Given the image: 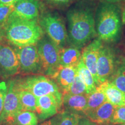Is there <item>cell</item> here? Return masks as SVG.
<instances>
[{
  "label": "cell",
  "instance_id": "cell-33",
  "mask_svg": "<svg viewBox=\"0 0 125 125\" xmlns=\"http://www.w3.org/2000/svg\"><path fill=\"white\" fill-rule=\"evenodd\" d=\"M39 125H55L53 121V119H51L48 120V121H43L42 123H40Z\"/></svg>",
  "mask_w": 125,
  "mask_h": 125
},
{
  "label": "cell",
  "instance_id": "cell-3",
  "mask_svg": "<svg viewBox=\"0 0 125 125\" xmlns=\"http://www.w3.org/2000/svg\"><path fill=\"white\" fill-rule=\"evenodd\" d=\"M7 41L15 46L37 44L44 34L38 20H28L13 13L4 26Z\"/></svg>",
  "mask_w": 125,
  "mask_h": 125
},
{
  "label": "cell",
  "instance_id": "cell-20",
  "mask_svg": "<svg viewBox=\"0 0 125 125\" xmlns=\"http://www.w3.org/2000/svg\"><path fill=\"white\" fill-rule=\"evenodd\" d=\"M76 70L78 74L85 85L86 94H89L94 91L97 87L95 83L94 78L81 59L79 64L76 66Z\"/></svg>",
  "mask_w": 125,
  "mask_h": 125
},
{
  "label": "cell",
  "instance_id": "cell-4",
  "mask_svg": "<svg viewBox=\"0 0 125 125\" xmlns=\"http://www.w3.org/2000/svg\"><path fill=\"white\" fill-rule=\"evenodd\" d=\"M18 89L26 90L37 98L46 95H53L62 101V93L56 82L48 76L34 75L15 79Z\"/></svg>",
  "mask_w": 125,
  "mask_h": 125
},
{
  "label": "cell",
  "instance_id": "cell-2",
  "mask_svg": "<svg viewBox=\"0 0 125 125\" xmlns=\"http://www.w3.org/2000/svg\"><path fill=\"white\" fill-rule=\"evenodd\" d=\"M95 25L98 39L106 43L116 42L120 38L122 26L119 8L111 2L100 4L95 15Z\"/></svg>",
  "mask_w": 125,
  "mask_h": 125
},
{
  "label": "cell",
  "instance_id": "cell-14",
  "mask_svg": "<svg viewBox=\"0 0 125 125\" xmlns=\"http://www.w3.org/2000/svg\"><path fill=\"white\" fill-rule=\"evenodd\" d=\"M116 106L106 101L92 111L85 114V117L97 125L110 124Z\"/></svg>",
  "mask_w": 125,
  "mask_h": 125
},
{
  "label": "cell",
  "instance_id": "cell-12",
  "mask_svg": "<svg viewBox=\"0 0 125 125\" xmlns=\"http://www.w3.org/2000/svg\"><path fill=\"white\" fill-rule=\"evenodd\" d=\"M43 9L39 0H18L12 13L28 20H38Z\"/></svg>",
  "mask_w": 125,
  "mask_h": 125
},
{
  "label": "cell",
  "instance_id": "cell-30",
  "mask_svg": "<svg viewBox=\"0 0 125 125\" xmlns=\"http://www.w3.org/2000/svg\"><path fill=\"white\" fill-rule=\"evenodd\" d=\"M7 40L5 37V32L4 26H0V45L6 42Z\"/></svg>",
  "mask_w": 125,
  "mask_h": 125
},
{
  "label": "cell",
  "instance_id": "cell-35",
  "mask_svg": "<svg viewBox=\"0 0 125 125\" xmlns=\"http://www.w3.org/2000/svg\"><path fill=\"white\" fill-rule=\"evenodd\" d=\"M0 125H11L9 123L6 122H0Z\"/></svg>",
  "mask_w": 125,
  "mask_h": 125
},
{
  "label": "cell",
  "instance_id": "cell-37",
  "mask_svg": "<svg viewBox=\"0 0 125 125\" xmlns=\"http://www.w3.org/2000/svg\"><path fill=\"white\" fill-rule=\"evenodd\" d=\"M125 125V123H123V124H121V125Z\"/></svg>",
  "mask_w": 125,
  "mask_h": 125
},
{
  "label": "cell",
  "instance_id": "cell-11",
  "mask_svg": "<svg viewBox=\"0 0 125 125\" xmlns=\"http://www.w3.org/2000/svg\"><path fill=\"white\" fill-rule=\"evenodd\" d=\"M62 101L53 95H46L37 98L35 113L38 119L45 121L62 111Z\"/></svg>",
  "mask_w": 125,
  "mask_h": 125
},
{
  "label": "cell",
  "instance_id": "cell-25",
  "mask_svg": "<svg viewBox=\"0 0 125 125\" xmlns=\"http://www.w3.org/2000/svg\"><path fill=\"white\" fill-rule=\"evenodd\" d=\"M67 93L73 95L85 94H86L85 85L79 76V74H78V72L76 73V76L73 83H72L69 91Z\"/></svg>",
  "mask_w": 125,
  "mask_h": 125
},
{
  "label": "cell",
  "instance_id": "cell-19",
  "mask_svg": "<svg viewBox=\"0 0 125 125\" xmlns=\"http://www.w3.org/2000/svg\"><path fill=\"white\" fill-rule=\"evenodd\" d=\"M108 81L125 93V56L117 59L115 70Z\"/></svg>",
  "mask_w": 125,
  "mask_h": 125
},
{
  "label": "cell",
  "instance_id": "cell-32",
  "mask_svg": "<svg viewBox=\"0 0 125 125\" xmlns=\"http://www.w3.org/2000/svg\"><path fill=\"white\" fill-rule=\"evenodd\" d=\"M18 0H0V6L15 4Z\"/></svg>",
  "mask_w": 125,
  "mask_h": 125
},
{
  "label": "cell",
  "instance_id": "cell-1",
  "mask_svg": "<svg viewBox=\"0 0 125 125\" xmlns=\"http://www.w3.org/2000/svg\"><path fill=\"white\" fill-rule=\"evenodd\" d=\"M68 44L81 49L97 35L95 15L90 6L76 4L67 12Z\"/></svg>",
  "mask_w": 125,
  "mask_h": 125
},
{
  "label": "cell",
  "instance_id": "cell-21",
  "mask_svg": "<svg viewBox=\"0 0 125 125\" xmlns=\"http://www.w3.org/2000/svg\"><path fill=\"white\" fill-rule=\"evenodd\" d=\"M18 96L21 110L35 112L37 98L33 94L28 90L18 89Z\"/></svg>",
  "mask_w": 125,
  "mask_h": 125
},
{
  "label": "cell",
  "instance_id": "cell-16",
  "mask_svg": "<svg viewBox=\"0 0 125 125\" xmlns=\"http://www.w3.org/2000/svg\"><path fill=\"white\" fill-rule=\"evenodd\" d=\"M76 73V67H60L53 77L52 78L58 86L62 94L67 93L69 91Z\"/></svg>",
  "mask_w": 125,
  "mask_h": 125
},
{
  "label": "cell",
  "instance_id": "cell-18",
  "mask_svg": "<svg viewBox=\"0 0 125 125\" xmlns=\"http://www.w3.org/2000/svg\"><path fill=\"white\" fill-rule=\"evenodd\" d=\"M79 49L70 46L60 48L59 51V62L61 67H76L81 59Z\"/></svg>",
  "mask_w": 125,
  "mask_h": 125
},
{
  "label": "cell",
  "instance_id": "cell-10",
  "mask_svg": "<svg viewBox=\"0 0 125 125\" xmlns=\"http://www.w3.org/2000/svg\"><path fill=\"white\" fill-rule=\"evenodd\" d=\"M19 73V62L13 47L7 42L0 45V76L6 79Z\"/></svg>",
  "mask_w": 125,
  "mask_h": 125
},
{
  "label": "cell",
  "instance_id": "cell-34",
  "mask_svg": "<svg viewBox=\"0 0 125 125\" xmlns=\"http://www.w3.org/2000/svg\"><path fill=\"white\" fill-rule=\"evenodd\" d=\"M107 2H111V3H115L118 2H121V1H125V0H106Z\"/></svg>",
  "mask_w": 125,
  "mask_h": 125
},
{
  "label": "cell",
  "instance_id": "cell-17",
  "mask_svg": "<svg viewBox=\"0 0 125 125\" xmlns=\"http://www.w3.org/2000/svg\"><path fill=\"white\" fill-rule=\"evenodd\" d=\"M104 92L107 101L114 105H125V93L115 86L111 82L107 81L102 83L98 86Z\"/></svg>",
  "mask_w": 125,
  "mask_h": 125
},
{
  "label": "cell",
  "instance_id": "cell-23",
  "mask_svg": "<svg viewBox=\"0 0 125 125\" xmlns=\"http://www.w3.org/2000/svg\"><path fill=\"white\" fill-rule=\"evenodd\" d=\"M38 121L35 112L21 110L16 114L13 125H38Z\"/></svg>",
  "mask_w": 125,
  "mask_h": 125
},
{
  "label": "cell",
  "instance_id": "cell-5",
  "mask_svg": "<svg viewBox=\"0 0 125 125\" xmlns=\"http://www.w3.org/2000/svg\"><path fill=\"white\" fill-rule=\"evenodd\" d=\"M38 24L43 32L60 49L68 44L67 30L63 20L58 13L43 10L39 17Z\"/></svg>",
  "mask_w": 125,
  "mask_h": 125
},
{
  "label": "cell",
  "instance_id": "cell-9",
  "mask_svg": "<svg viewBox=\"0 0 125 125\" xmlns=\"http://www.w3.org/2000/svg\"><path fill=\"white\" fill-rule=\"evenodd\" d=\"M7 84V92L5 98L2 112L0 115V122H6L13 125L16 114L21 109L18 96V89L15 79L9 80Z\"/></svg>",
  "mask_w": 125,
  "mask_h": 125
},
{
  "label": "cell",
  "instance_id": "cell-29",
  "mask_svg": "<svg viewBox=\"0 0 125 125\" xmlns=\"http://www.w3.org/2000/svg\"><path fill=\"white\" fill-rule=\"evenodd\" d=\"M74 1V0H44L47 4L53 7H65Z\"/></svg>",
  "mask_w": 125,
  "mask_h": 125
},
{
  "label": "cell",
  "instance_id": "cell-6",
  "mask_svg": "<svg viewBox=\"0 0 125 125\" xmlns=\"http://www.w3.org/2000/svg\"><path fill=\"white\" fill-rule=\"evenodd\" d=\"M37 47L42 74L52 79L61 67L59 62L60 48L45 33L37 43Z\"/></svg>",
  "mask_w": 125,
  "mask_h": 125
},
{
  "label": "cell",
  "instance_id": "cell-15",
  "mask_svg": "<svg viewBox=\"0 0 125 125\" xmlns=\"http://www.w3.org/2000/svg\"><path fill=\"white\" fill-rule=\"evenodd\" d=\"M62 107H64L65 110L85 116L87 108V94H64L62 95Z\"/></svg>",
  "mask_w": 125,
  "mask_h": 125
},
{
  "label": "cell",
  "instance_id": "cell-24",
  "mask_svg": "<svg viewBox=\"0 0 125 125\" xmlns=\"http://www.w3.org/2000/svg\"><path fill=\"white\" fill-rule=\"evenodd\" d=\"M87 108L85 114L96 109L107 101V98L104 92L98 87H97L96 89L92 93L87 94Z\"/></svg>",
  "mask_w": 125,
  "mask_h": 125
},
{
  "label": "cell",
  "instance_id": "cell-22",
  "mask_svg": "<svg viewBox=\"0 0 125 125\" xmlns=\"http://www.w3.org/2000/svg\"><path fill=\"white\" fill-rule=\"evenodd\" d=\"M83 116L67 110H62L53 121L55 125H78Z\"/></svg>",
  "mask_w": 125,
  "mask_h": 125
},
{
  "label": "cell",
  "instance_id": "cell-7",
  "mask_svg": "<svg viewBox=\"0 0 125 125\" xmlns=\"http://www.w3.org/2000/svg\"><path fill=\"white\" fill-rule=\"evenodd\" d=\"M12 47L18 56L20 73L26 74H42L37 44Z\"/></svg>",
  "mask_w": 125,
  "mask_h": 125
},
{
  "label": "cell",
  "instance_id": "cell-28",
  "mask_svg": "<svg viewBox=\"0 0 125 125\" xmlns=\"http://www.w3.org/2000/svg\"><path fill=\"white\" fill-rule=\"evenodd\" d=\"M7 92V84L4 81L0 82V115L2 113L5 98Z\"/></svg>",
  "mask_w": 125,
  "mask_h": 125
},
{
  "label": "cell",
  "instance_id": "cell-36",
  "mask_svg": "<svg viewBox=\"0 0 125 125\" xmlns=\"http://www.w3.org/2000/svg\"><path fill=\"white\" fill-rule=\"evenodd\" d=\"M112 125V124H107V125Z\"/></svg>",
  "mask_w": 125,
  "mask_h": 125
},
{
  "label": "cell",
  "instance_id": "cell-27",
  "mask_svg": "<svg viewBox=\"0 0 125 125\" xmlns=\"http://www.w3.org/2000/svg\"><path fill=\"white\" fill-rule=\"evenodd\" d=\"M15 4L0 6V26H4L14 10Z\"/></svg>",
  "mask_w": 125,
  "mask_h": 125
},
{
  "label": "cell",
  "instance_id": "cell-8",
  "mask_svg": "<svg viewBox=\"0 0 125 125\" xmlns=\"http://www.w3.org/2000/svg\"><path fill=\"white\" fill-rule=\"evenodd\" d=\"M116 62L115 50L111 47L103 44L97 62V74L99 85L111 79L115 70Z\"/></svg>",
  "mask_w": 125,
  "mask_h": 125
},
{
  "label": "cell",
  "instance_id": "cell-13",
  "mask_svg": "<svg viewBox=\"0 0 125 125\" xmlns=\"http://www.w3.org/2000/svg\"><path fill=\"white\" fill-rule=\"evenodd\" d=\"M102 45L103 42L100 39H95L84 48L81 54V60L93 75L97 86L99 85L97 74V62Z\"/></svg>",
  "mask_w": 125,
  "mask_h": 125
},
{
  "label": "cell",
  "instance_id": "cell-26",
  "mask_svg": "<svg viewBox=\"0 0 125 125\" xmlns=\"http://www.w3.org/2000/svg\"><path fill=\"white\" fill-rule=\"evenodd\" d=\"M125 123V105L116 107L110 124L118 125Z\"/></svg>",
  "mask_w": 125,
  "mask_h": 125
},
{
  "label": "cell",
  "instance_id": "cell-31",
  "mask_svg": "<svg viewBox=\"0 0 125 125\" xmlns=\"http://www.w3.org/2000/svg\"><path fill=\"white\" fill-rule=\"evenodd\" d=\"M78 125H96V123L92 122L90 121V120H89L87 118H82V119H81L80 122H79V123Z\"/></svg>",
  "mask_w": 125,
  "mask_h": 125
}]
</instances>
